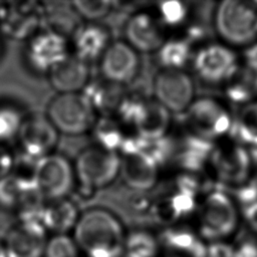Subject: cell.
Returning <instances> with one entry per match:
<instances>
[{
    "mask_svg": "<svg viewBox=\"0 0 257 257\" xmlns=\"http://www.w3.org/2000/svg\"><path fill=\"white\" fill-rule=\"evenodd\" d=\"M239 63V51L221 42H208L192 56L197 76L205 83L221 86Z\"/></svg>",
    "mask_w": 257,
    "mask_h": 257,
    "instance_id": "cell-8",
    "label": "cell"
},
{
    "mask_svg": "<svg viewBox=\"0 0 257 257\" xmlns=\"http://www.w3.org/2000/svg\"><path fill=\"white\" fill-rule=\"evenodd\" d=\"M15 157L6 144L0 143V179L10 175L13 172Z\"/></svg>",
    "mask_w": 257,
    "mask_h": 257,
    "instance_id": "cell-36",
    "label": "cell"
},
{
    "mask_svg": "<svg viewBox=\"0 0 257 257\" xmlns=\"http://www.w3.org/2000/svg\"><path fill=\"white\" fill-rule=\"evenodd\" d=\"M23 118L14 106L0 104V143L6 144L18 136Z\"/></svg>",
    "mask_w": 257,
    "mask_h": 257,
    "instance_id": "cell-32",
    "label": "cell"
},
{
    "mask_svg": "<svg viewBox=\"0 0 257 257\" xmlns=\"http://www.w3.org/2000/svg\"><path fill=\"white\" fill-rule=\"evenodd\" d=\"M121 85L111 83L104 79L89 83L81 91V93L89 101L94 111L109 113L112 110L116 111L118 104L124 95L121 94Z\"/></svg>",
    "mask_w": 257,
    "mask_h": 257,
    "instance_id": "cell-26",
    "label": "cell"
},
{
    "mask_svg": "<svg viewBox=\"0 0 257 257\" xmlns=\"http://www.w3.org/2000/svg\"><path fill=\"white\" fill-rule=\"evenodd\" d=\"M67 56L65 36L50 30L33 34L25 50L28 65L36 72L48 73Z\"/></svg>",
    "mask_w": 257,
    "mask_h": 257,
    "instance_id": "cell-12",
    "label": "cell"
},
{
    "mask_svg": "<svg viewBox=\"0 0 257 257\" xmlns=\"http://www.w3.org/2000/svg\"><path fill=\"white\" fill-rule=\"evenodd\" d=\"M219 41L240 51L257 40V0H224L212 11Z\"/></svg>",
    "mask_w": 257,
    "mask_h": 257,
    "instance_id": "cell-3",
    "label": "cell"
},
{
    "mask_svg": "<svg viewBox=\"0 0 257 257\" xmlns=\"http://www.w3.org/2000/svg\"><path fill=\"white\" fill-rule=\"evenodd\" d=\"M0 257H7L6 248H5L3 239H0Z\"/></svg>",
    "mask_w": 257,
    "mask_h": 257,
    "instance_id": "cell-41",
    "label": "cell"
},
{
    "mask_svg": "<svg viewBox=\"0 0 257 257\" xmlns=\"http://www.w3.org/2000/svg\"><path fill=\"white\" fill-rule=\"evenodd\" d=\"M171 124V112L158 101L148 100L144 115L135 128L136 135L146 140L166 137Z\"/></svg>",
    "mask_w": 257,
    "mask_h": 257,
    "instance_id": "cell-25",
    "label": "cell"
},
{
    "mask_svg": "<svg viewBox=\"0 0 257 257\" xmlns=\"http://www.w3.org/2000/svg\"><path fill=\"white\" fill-rule=\"evenodd\" d=\"M188 132L210 143H217L233 135L235 113L221 98L200 96L184 112Z\"/></svg>",
    "mask_w": 257,
    "mask_h": 257,
    "instance_id": "cell-5",
    "label": "cell"
},
{
    "mask_svg": "<svg viewBox=\"0 0 257 257\" xmlns=\"http://www.w3.org/2000/svg\"><path fill=\"white\" fill-rule=\"evenodd\" d=\"M239 60L257 71V40L239 51Z\"/></svg>",
    "mask_w": 257,
    "mask_h": 257,
    "instance_id": "cell-39",
    "label": "cell"
},
{
    "mask_svg": "<svg viewBox=\"0 0 257 257\" xmlns=\"http://www.w3.org/2000/svg\"><path fill=\"white\" fill-rule=\"evenodd\" d=\"M161 64L166 69H183L192 59V46L189 38L166 40L158 50Z\"/></svg>",
    "mask_w": 257,
    "mask_h": 257,
    "instance_id": "cell-29",
    "label": "cell"
},
{
    "mask_svg": "<svg viewBox=\"0 0 257 257\" xmlns=\"http://www.w3.org/2000/svg\"><path fill=\"white\" fill-rule=\"evenodd\" d=\"M43 257H82V255L71 235L52 234L46 242Z\"/></svg>",
    "mask_w": 257,
    "mask_h": 257,
    "instance_id": "cell-31",
    "label": "cell"
},
{
    "mask_svg": "<svg viewBox=\"0 0 257 257\" xmlns=\"http://www.w3.org/2000/svg\"><path fill=\"white\" fill-rule=\"evenodd\" d=\"M126 232L115 214L94 207L80 213L71 236L82 257H121Z\"/></svg>",
    "mask_w": 257,
    "mask_h": 257,
    "instance_id": "cell-1",
    "label": "cell"
},
{
    "mask_svg": "<svg viewBox=\"0 0 257 257\" xmlns=\"http://www.w3.org/2000/svg\"><path fill=\"white\" fill-rule=\"evenodd\" d=\"M163 257H206L208 243L194 227L181 223L158 234Z\"/></svg>",
    "mask_w": 257,
    "mask_h": 257,
    "instance_id": "cell-15",
    "label": "cell"
},
{
    "mask_svg": "<svg viewBox=\"0 0 257 257\" xmlns=\"http://www.w3.org/2000/svg\"><path fill=\"white\" fill-rule=\"evenodd\" d=\"M252 154V161H253V170L254 174L257 177V150H250Z\"/></svg>",
    "mask_w": 257,
    "mask_h": 257,
    "instance_id": "cell-40",
    "label": "cell"
},
{
    "mask_svg": "<svg viewBox=\"0 0 257 257\" xmlns=\"http://www.w3.org/2000/svg\"><path fill=\"white\" fill-rule=\"evenodd\" d=\"M125 42L137 52L158 51L166 41L157 20L146 12L134 14L124 28Z\"/></svg>",
    "mask_w": 257,
    "mask_h": 257,
    "instance_id": "cell-18",
    "label": "cell"
},
{
    "mask_svg": "<svg viewBox=\"0 0 257 257\" xmlns=\"http://www.w3.org/2000/svg\"><path fill=\"white\" fill-rule=\"evenodd\" d=\"M213 147V143L188 132L177 152V163L182 172L208 174L209 158Z\"/></svg>",
    "mask_w": 257,
    "mask_h": 257,
    "instance_id": "cell-22",
    "label": "cell"
},
{
    "mask_svg": "<svg viewBox=\"0 0 257 257\" xmlns=\"http://www.w3.org/2000/svg\"><path fill=\"white\" fill-rule=\"evenodd\" d=\"M80 213L76 205L66 198L45 203L41 222L47 232L69 234L74 229Z\"/></svg>",
    "mask_w": 257,
    "mask_h": 257,
    "instance_id": "cell-24",
    "label": "cell"
},
{
    "mask_svg": "<svg viewBox=\"0 0 257 257\" xmlns=\"http://www.w3.org/2000/svg\"><path fill=\"white\" fill-rule=\"evenodd\" d=\"M111 1H81L71 2L72 8L77 16L88 21H96L107 15L112 7Z\"/></svg>",
    "mask_w": 257,
    "mask_h": 257,
    "instance_id": "cell-34",
    "label": "cell"
},
{
    "mask_svg": "<svg viewBox=\"0 0 257 257\" xmlns=\"http://www.w3.org/2000/svg\"><path fill=\"white\" fill-rule=\"evenodd\" d=\"M73 33L75 56L85 62L100 58L110 44L109 32L98 24H86Z\"/></svg>",
    "mask_w": 257,
    "mask_h": 257,
    "instance_id": "cell-23",
    "label": "cell"
},
{
    "mask_svg": "<svg viewBox=\"0 0 257 257\" xmlns=\"http://www.w3.org/2000/svg\"><path fill=\"white\" fill-rule=\"evenodd\" d=\"M121 257H163L158 234L143 228L127 231Z\"/></svg>",
    "mask_w": 257,
    "mask_h": 257,
    "instance_id": "cell-27",
    "label": "cell"
},
{
    "mask_svg": "<svg viewBox=\"0 0 257 257\" xmlns=\"http://www.w3.org/2000/svg\"><path fill=\"white\" fill-rule=\"evenodd\" d=\"M206 257H233L231 241L208 243Z\"/></svg>",
    "mask_w": 257,
    "mask_h": 257,
    "instance_id": "cell-37",
    "label": "cell"
},
{
    "mask_svg": "<svg viewBox=\"0 0 257 257\" xmlns=\"http://www.w3.org/2000/svg\"><path fill=\"white\" fill-rule=\"evenodd\" d=\"M119 157V176L128 188L143 192L156 185L160 166L151 158L139 151L123 152Z\"/></svg>",
    "mask_w": 257,
    "mask_h": 257,
    "instance_id": "cell-16",
    "label": "cell"
},
{
    "mask_svg": "<svg viewBox=\"0 0 257 257\" xmlns=\"http://www.w3.org/2000/svg\"><path fill=\"white\" fill-rule=\"evenodd\" d=\"M34 181L45 200L63 199L73 188L74 169L65 157L52 153L37 161Z\"/></svg>",
    "mask_w": 257,
    "mask_h": 257,
    "instance_id": "cell-9",
    "label": "cell"
},
{
    "mask_svg": "<svg viewBox=\"0 0 257 257\" xmlns=\"http://www.w3.org/2000/svg\"><path fill=\"white\" fill-rule=\"evenodd\" d=\"M28 3L0 2V33L13 39L31 34L37 27L41 13Z\"/></svg>",
    "mask_w": 257,
    "mask_h": 257,
    "instance_id": "cell-17",
    "label": "cell"
},
{
    "mask_svg": "<svg viewBox=\"0 0 257 257\" xmlns=\"http://www.w3.org/2000/svg\"><path fill=\"white\" fill-rule=\"evenodd\" d=\"M48 79L51 86L58 93L81 92L89 81L87 62L75 55H68L48 72Z\"/></svg>",
    "mask_w": 257,
    "mask_h": 257,
    "instance_id": "cell-20",
    "label": "cell"
},
{
    "mask_svg": "<svg viewBox=\"0 0 257 257\" xmlns=\"http://www.w3.org/2000/svg\"><path fill=\"white\" fill-rule=\"evenodd\" d=\"M156 101L171 113L185 112L195 97L193 78L183 69H166L159 71L153 83Z\"/></svg>",
    "mask_w": 257,
    "mask_h": 257,
    "instance_id": "cell-10",
    "label": "cell"
},
{
    "mask_svg": "<svg viewBox=\"0 0 257 257\" xmlns=\"http://www.w3.org/2000/svg\"><path fill=\"white\" fill-rule=\"evenodd\" d=\"M46 117L60 134L79 136L92 130L95 111L81 93H58L46 108Z\"/></svg>",
    "mask_w": 257,
    "mask_h": 257,
    "instance_id": "cell-6",
    "label": "cell"
},
{
    "mask_svg": "<svg viewBox=\"0 0 257 257\" xmlns=\"http://www.w3.org/2000/svg\"><path fill=\"white\" fill-rule=\"evenodd\" d=\"M2 50H3V44H2V41H1V39H0V56H1V54H2Z\"/></svg>",
    "mask_w": 257,
    "mask_h": 257,
    "instance_id": "cell-42",
    "label": "cell"
},
{
    "mask_svg": "<svg viewBox=\"0 0 257 257\" xmlns=\"http://www.w3.org/2000/svg\"><path fill=\"white\" fill-rule=\"evenodd\" d=\"M241 213L246 230L257 236V202L241 209Z\"/></svg>",
    "mask_w": 257,
    "mask_h": 257,
    "instance_id": "cell-38",
    "label": "cell"
},
{
    "mask_svg": "<svg viewBox=\"0 0 257 257\" xmlns=\"http://www.w3.org/2000/svg\"><path fill=\"white\" fill-rule=\"evenodd\" d=\"M119 166L118 153L92 146L78 154L73 169L81 188L92 192L110 185L119 175Z\"/></svg>",
    "mask_w": 257,
    "mask_h": 257,
    "instance_id": "cell-7",
    "label": "cell"
},
{
    "mask_svg": "<svg viewBox=\"0 0 257 257\" xmlns=\"http://www.w3.org/2000/svg\"><path fill=\"white\" fill-rule=\"evenodd\" d=\"M99 63L103 79L121 86L136 77L140 67L138 52L120 40L110 42Z\"/></svg>",
    "mask_w": 257,
    "mask_h": 257,
    "instance_id": "cell-14",
    "label": "cell"
},
{
    "mask_svg": "<svg viewBox=\"0 0 257 257\" xmlns=\"http://www.w3.org/2000/svg\"><path fill=\"white\" fill-rule=\"evenodd\" d=\"M231 243L233 257H257V236L249 231L239 232Z\"/></svg>",
    "mask_w": 257,
    "mask_h": 257,
    "instance_id": "cell-35",
    "label": "cell"
},
{
    "mask_svg": "<svg viewBox=\"0 0 257 257\" xmlns=\"http://www.w3.org/2000/svg\"><path fill=\"white\" fill-rule=\"evenodd\" d=\"M208 174L220 189L243 183L254 174L251 151L233 136L215 143L209 158Z\"/></svg>",
    "mask_w": 257,
    "mask_h": 257,
    "instance_id": "cell-4",
    "label": "cell"
},
{
    "mask_svg": "<svg viewBox=\"0 0 257 257\" xmlns=\"http://www.w3.org/2000/svg\"><path fill=\"white\" fill-rule=\"evenodd\" d=\"M159 14L162 22L168 26H180L188 18L187 5L178 0H167L159 4Z\"/></svg>",
    "mask_w": 257,
    "mask_h": 257,
    "instance_id": "cell-33",
    "label": "cell"
},
{
    "mask_svg": "<svg viewBox=\"0 0 257 257\" xmlns=\"http://www.w3.org/2000/svg\"><path fill=\"white\" fill-rule=\"evenodd\" d=\"M232 136L249 150H257V100L239 108Z\"/></svg>",
    "mask_w": 257,
    "mask_h": 257,
    "instance_id": "cell-28",
    "label": "cell"
},
{
    "mask_svg": "<svg viewBox=\"0 0 257 257\" xmlns=\"http://www.w3.org/2000/svg\"><path fill=\"white\" fill-rule=\"evenodd\" d=\"M223 99L239 108L257 100V71L240 62L222 83Z\"/></svg>",
    "mask_w": 257,
    "mask_h": 257,
    "instance_id": "cell-19",
    "label": "cell"
},
{
    "mask_svg": "<svg viewBox=\"0 0 257 257\" xmlns=\"http://www.w3.org/2000/svg\"><path fill=\"white\" fill-rule=\"evenodd\" d=\"M59 133L52 125L46 115H32L23 118L18 141L21 147V155L38 161L52 154L58 142Z\"/></svg>",
    "mask_w": 257,
    "mask_h": 257,
    "instance_id": "cell-13",
    "label": "cell"
},
{
    "mask_svg": "<svg viewBox=\"0 0 257 257\" xmlns=\"http://www.w3.org/2000/svg\"><path fill=\"white\" fill-rule=\"evenodd\" d=\"M47 233L40 221L17 220L3 238L7 257H43Z\"/></svg>",
    "mask_w": 257,
    "mask_h": 257,
    "instance_id": "cell-11",
    "label": "cell"
},
{
    "mask_svg": "<svg viewBox=\"0 0 257 257\" xmlns=\"http://www.w3.org/2000/svg\"><path fill=\"white\" fill-rule=\"evenodd\" d=\"M195 217L194 228L207 243L232 241L242 223L241 208L227 192L217 187L200 199Z\"/></svg>",
    "mask_w": 257,
    "mask_h": 257,
    "instance_id": "cell-2",
    "label": "cell"
},
{
    "mask_svg": "<svg viewBox=\"0 0 257 257\" xmlns=\"http://www.w3.org/2000/svg\"><path fill=\"white\" fill-rule=\"evenodd\" d=\"M200 198L176 191L158 202L152 209L155 220L165 227L181 224L185 219L195 216Z\"/></svg>",
    "mask_w": 257,
    "mask_h": 257,
    "instance_id": "cell-21",
    "label": "cell"
},
{
    "mask_svg": "<svg viewBox=\"0 0 257 257\" xmlns=\"http://www.w3.org/2000/svg\"><path fill=\"white\" fill-rule=\"evenodd\" d=\"M94 139L96 141V146L113 153L120 151L125 136L122 133L119 123L107 116L95 120V123L92 127Z\"/></svg>",
    "mask_w": 257,
    "mask_h": 257,
    "instance_id": "cell-30",
    "label": "cell"
}]
</instances>
